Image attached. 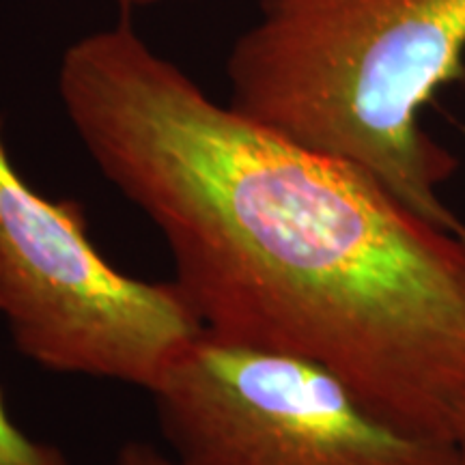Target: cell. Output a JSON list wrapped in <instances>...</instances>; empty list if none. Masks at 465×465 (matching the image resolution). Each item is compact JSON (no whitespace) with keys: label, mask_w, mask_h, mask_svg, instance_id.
Returning <instances> with one entry per match:
<instances>
[{"label":"cell","mask_w":465,"mask_h":465,"mask_svg":"<svg viewBox=\"0 0 465 465\" xmlns=\"http://www.w3.org/2000/svg\"><path fill=\"white\" fill-rule=\"evenodd\" d=\"M465 75V0H259L226 58L229 106L342 160L465 240L457 158L422 110Z\"/></svg>","instance_id":"cell-2"},{"label":"cell","mask_w":465,"mask_h":465,"mask_svg":"<svg viewBox=\"0 0 465 465\" xmlns=\"http://www.w3.org/2000/svg\"><path fill=\"white\" fill-rule=\"evenodd\" d=\"M125 7H147V5H158V3H173V0H119Z\"/></svg>","instance_id":"cell-7"},{"label":"cell","mask_w":465,"mask_h":465,"mask_svg":"<svg viewBox=\"0 0 465 465\" xmlns=\"http://www.w3.org/2000/svg\"><path fill=\"white\" fill-rule=\"evenodd\" d=\"M455 449H457V465H465V429L459 435V440L455 441Z\"/></svg>","instance_id":"cell-8"},{"label":"cell","mask_w":465,"mask_h":465,"mask_svg":"<svg viewBox=\"0 0 465 465\" xmlns=\"http://www.w3.org/2000/svg\"><path fill=\"white\" fill-rule=\"evenodd\" d=\"M113 465H179L173 455H166L147 441H127L119 449Z\"/></svg>","instance_id":"cell-6"},{"label":"cell","mask_w":465,"mask_h":465,"mask_svg":"<svg viewBox=\"0 0 465 465\" xmlns=\"http://www.w3.org/2000/svg\"><path fill=\"white\" fill-rule=\"evenodd\" d=\"M58 95L164 240L203 332L325 366L405 431L465 429V240L377 179L207 95L127 22L69 45Z\"/></svg>","instance_id":"cell-1"},{"label":"cell","mask_w":465,"mask_h":465,"mask_svg":"<svg viewBox=\"0 0 465 465\" xmlns=\"http://www.w3.org/2000/svg\"><path fill=\"white\" fill-rule=\"evenodd\" d=\"M0 465H72L58 446L22 431L11 418L0 391Z\"/></svg>","instance_id":"cell-5"},{"label":"cell","mask_w":465,"mask_h":465,"mask_svg":"<svg viewBox=\"0 0 465 465\" xmlns=\"http://www.w3.org/2000/svg\"><path fill=\"white\" fill-rule=\"evenodd\" d=\"M0 317L17 351L42 369L147 392L203 332L177 282L124 274L93 243L78 203L25 182L3 127Z\"/></svg>","instance_id":"cell-3"},{"label":"cell","mask_w":465,"mask_h":465,"mask_svg":"<svg viewBox=\"0 0 465 465\" xmlns=\"http://www.w3.org/2000/svg\"><path fill=\"white\" fill-rule=\"evenodd\" d=\"M149 392L179 465H457L455 444L381 418L325 366L205 332Z\"/></svg>","instance_id":"cell-4"}]
</instances>
